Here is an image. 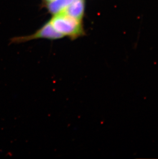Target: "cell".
Wrapping results in <instances>:
<instances>
[{
  "label": "cell",
  "instance_id": "obj_1",
  "mask_svg": "<svg viewBox=\"0 0 158 159\" xmlns=\"http://www.w3.org/2000/svg\"><path fill=\"white\" fill-rule=\"evenodd\" d=\"M49 21L57 32L64 36H68L72 40L83 35L82 21L63 11L55 15Z\"/></svg>",
  "mask_w": 158,
  "mask_h": 159
},
{
  "label": "cell",
  "instance_id": "obj_2",
  "mask_svg": "<svg viewBox=\"0 0 158 159\" xmlns=\"http://www.w3.org/2000/svg\"><path fill=\"white\" fill-rule=\"evenodd\" d=\"M64 35L57 32L54 29L50 21L45 24L34 34L25 37H19L11 39V43H20L22 42H26L32 40L33 39L39 38H46V39L55 40L61 39L64 37Z\"/></svg>",
  "mask_w": 158,
  "mask_h": 159
},
{
  "label": "cell",
  "instance_id": "obj_5",
  "mask_svg": "<svg viewBox=\"0 0 158 159\" xmlns=\"http://www.w3.org/2000/svg\"><path fill=\"white\" fill-rule=\"evenodd\" d=\"M48 3H49V2H51L54 1L55 0H45Z\"/></svg>",
  "mask_w": 158,
  "mask_h": 159
},
{
  "label": "cell",
  "instance_id": "obj_3",
  "mask_svg": "<svg viewBox=\"0 0 158 159\" xmlns=\"http://www.w3.org/2000/svg\"><path fill=\"white\" fill-rule=\"evenodd\" d=\"M84 0H75L71 4L64 9L63 12L76 18L78 20L82 21L84 11Z\"/></svg>",
  "mask_w": 158,
  "mask_h": 159
},
{
  "label": "cell",
  "instance_id": "obj_4",
  "mask_svg": "<svg viewBox=\"0 0 158 159\" xmlns=\"http://www.w3.org/2000/svg\"><path fill=\"white\" fill-rule=\"evenodd\" d=\"M75 0H55L49 2L47 8L49 12L54 15L62 12Z\"/></svg>",
  "mask_w": 158,
  "mask_h": 159
}]
</instances>
